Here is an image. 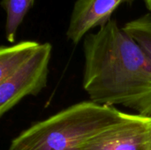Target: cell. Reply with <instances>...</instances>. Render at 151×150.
Segmentation results:
<instances>
[{
	"mask_svg": "<svg viewBox=\"0 0 151 150\" xmlns=\"http://www.w3.org/2000/svg\"><path fill=\"white\" fill-rule=\"evenodd\" d=\"M83 88L91 102L151 117V59L116 19L83 39Z\"/></svg>",
	"mask_w": 151,
	"mask_h": 150,
	"instance_id": "cell-1",
	"label": "cell"
},
{
	"mask_svg": "<svg viewBox=\"0 0 151 150\" xmlns=\"http://www.w3.org/2000/svg\"><path fill=\"white\" fill-rule=\"evenodd\" d=\"M127 115L91 101L79 103L22 132L9 150H77Z\"/></svg>",
	"mask_w": 151,
	"mask_h": 150,
	"instance_id": "cell-2",
	"label": "cell"
},
{
	"mask_svg": "<svg viewBox=\"0 0 151 150\" xmlns=\"http://www.w3.org/2000/svg\"><path fill=\"white\" fill-rule=\"evenodd\" d=\"M51 50L50 43H41L24 65L0 82L1 116L12 110L26 96L36 95L46 87Z\"/></svg>",
	"mask_w": 151,
	"mask_h": 150,
	"instance_id": "cell-3",
	"label": "cell"
},
{
	"mask_svg": "<svg viewBox=\"0 0 151 150\" xmlns=\"http://www.w3.org/2000/svg\"><path fill=\"white\" fill-rule=\"evenodd\" d=\"M151 117L127 114L77 150H150Z\"/></svg>",
	"mask_w": 151,
	"mask_h": 150,
	"instance_id": "cell-4",
	"label": "cell"
},
{
	"mask_svg": "<svg viewBox=\"0 0 151 150\" xmlns=\"http://www.w3.org/2000/svg\"><path fill=\"white\" fill-rule=\"evenodd\" d=\"M137 0H76L70 16L66 37L73 44L79 43L91 29L108 23L121 4Z\"/></svg>",
	"mask_w": 151,
	"mask_h": 150,
	"instance_id": "cell-5",
	"label": "cell"
},
{
	"mask_svg": "<svg viewBox=\"0 0 151 150\" xmlns=\"http://www.w3.org/2000/svg\"><path fill=\"white\" fill-rule=\"evenodd\" d=\"M41 43L23 41L0 49V82L15 73L35 54Z\"/></svg>",
	"mask_w": 151,
	"mask_h": 150,
	"instance_id": "cell-6",
	"label": "cell"
},
{
	"mask_svg": "<svg viewBox=\"0 0 151 150\" xmlns=\"http://www.w3.org/2000/svg\"><path fill=\"white\" fill-rule=\"evenodd\" d=\"M34 4L35 0H1L6 14L5 37L9 42H15L17 31Z\"/></svg>",
	"mask_w": 151,
	"mask_h": 150,
	"instance_id": "cell-7",
	"label": "cell"
},
{
	"mask_svg": "<svg viewBox=\"0 0 151 150\" xmlns=\"http://www.w3.org/2000/svg\"><path fill=\"white\" fill-rule=\"evenodd\" d=\"M123 29L140 44L151 59V12L128 21Z\"/></svg>",
	"mask_w": 151,
	"mask_h": 150,
	"instance_id": "cell-8",
	"label": "cell"
},
{
	"mask_svg": "<svg viewBox=\"0 0 151 150\" xmlns=\"http://www.w3.org/2000/svg\"><path fill=\"white\" fill-rule=\"evenodd\" d=\"M144 3H145V4H146V7L148 8V7L150 6V4H151V0H144Z\"/></svg>",
	"mask_w": 151,
	"mask_h": 150,
	"instance_id": "cell-9",
	"label": "cell"
},
{
	"mask_svg": "<svg viewBox=\"0 0 151 150\" xmlns=\"http://www.w3.org/2000/svg\"><path fill=\"white\" fill-rule=\"evenodd\" d=\"M148 10L150 11V12H151V4H150V6L148 7Z\"/></svg>",
	"mask_w": 151,
	"mask_h": 150,
	"instance_id": "cell-10",
	"label": "cell"
},
{
	"mask_svg": "<svg viewBox=\"0 0 151 150\" xmlns=\"http://www.w3.org/2000/svg\"><path fill=\"white\" fill-rule=\"evenodd\" d=\"M150 150H151V141H150Z\"/></svg>",
	"mask_w": 151,
	"mask_h": 150,
	"instance_id": "cell-11",
	"label": "cell"
}]
</instances>
